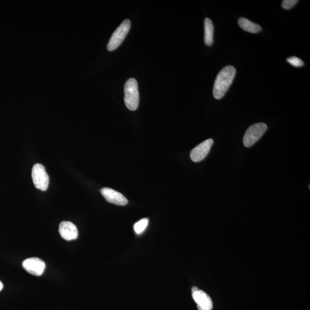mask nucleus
I'll return each instance as SVG.
<instances>
[{"label":"nucleus","mask_w":310,"mask_h":310,"mask_svg":"<svg viewBox=\"0 0 310 310\" xmlns=\"http://www.w3.org/2000/svg\"><path fill=\"white\" fill-rule=\"evenodd\" d=\"M205 37L204 41L206 45L210 46L213 44L214 26L212 21L209 18H205L204 21Z\"/></svg>","instance_id":"12"},{"label":"nucleus","mask_w":310,"mask_h":310,"mask_svg":"<svg viewBox=\"0 0 310 310\" xmlns=\"http://www.w3.org/2000/svg\"><path fill=\"white\" fill-rule=\"evenodd\" d=\"M287 61L292 66L296 67H300L304 65V62H303V60L296 56L290 57L287 59Z\"/></svg>","instance_id":"14"},{"label":"nucleus","mask_w":310,"mask_h":310,"mask_svg":"<svg viewBox=\"0 0 310 310\" xmlns=\"http://www.w3.org/2000/svg\"><path fill=\"white\" fill-rule=\"evenodd\" d=\"M101 194L106 200L111 204L120 206H124L128 204V199L120 192L110 188H103Z\"/></svg>","instance_id":"8"},{"label":"nucleus","mask_w":310,"mask_h":310,"mask_svg":"<svg viewBox=\"0 0 310 310\" xmlns=\"http://www.w3.org/2000/svg\"><path fill=\"white\" fill-rule=\"evenodd\" d=\"M149 221L147 219H142L134 225V230L137 234H141L143 232L148 224Z\"/></svg>","instance_id":"13"},{"label":"nucleus","mask_w":310,"mask_h":310,"mask_svg":"<svg viewBox=\"0 0 310 310\" xmlns=\"http://www.w3.org/2000/svg\"><path fill=\"white\" fill-rule=\"evenodd\" d=\"M131 26L130 20H125L120 26L117 28L110 38L107 49L109 51H113L118 48L122 44L125 38L129 33Z\"/></svg>","instance_id":"3"},{"label":"nucleus","mask_w":310,"mask_h":310,"mask_svg":"<svg viewBox=\"0 0 310 310\" xmlns=\"http://www.w3.org/2000/svg\"><path fill=\"white\" fill-rule=\"evenodd\" d=\"M192 298L197 304L199 310H212L213 302L209 296L202 290L192 293Z\"/></svg>","instance_id":"10"},{"label":"nucleus","mask_w":310,"mask_h":310,"mask_svg":"<svg viewBox=\"0 0 310 310\" xmlns=\"http://www.w3.org/2000/svg\"><path fill=\"white\" fill-rule=\"evenodd\" d=\"M32 177L35 186L43 191L47 190L49 185V177L44 167L41 164H36L32 170Z\"/></svg>","instance_id":"5"},{"label":"nucleus","mask_w":310,"mask_h":310,"mask_svg":"<svg viewBox=\"0 0 310 310\" xmlns=\"http://www.w3.org/2000/svg\"><path fill=\"white\" fill-rule=\"evenodd\" d=\"M23 267L27 272L35 276H41L44 271L45 264L42 260L37 258H31L25 260Z\"/></svg>","instance_id":"7"},{"label":"nucleus","mask_w":310,"mask_h":310,"mask_svg":"<svg viewBox=\"0 0 310 310\" xmlns=\"http://www.w3.org/2000/svg\"><path fill=\"white\" fill-rule=\"evenodd\" d=\"M198 290H199L198 288L197 287H192V293H194V292L197 291Z\"/></svg>","instance_id":"16"},{"label":"nucleus","mask_w":310,"mask_h":310,"mask_svg":"<svg viewBox=\"0 0 310 310\" xmlns=\"http://www.w3.org/2000/svg\"><path fill=\"white\" fill-rule=\"evenodd\" d=\"M236 69L232 66L224 67L217 76L213 87V95L217 99H221L232 84Z\"/></svg>","instance_id":"1"},{"label":"nucleus","mask_w":310,"mask_h":310,"mask_svg":"<svg viewBox=\"0 0 310 310\" xmlns=\"http://www.w3.org/2000/svg\"><path fill=\"white\" fill-rule=\"evenodd\" d=\"M298 2L297 0H284L281 3V6L284 9H290L297 4Z\"/></svg>","instance_id":"15"},{"label":"nucleus","mask_w":310,"mask_h":310,"mask_svg":"<svg viewBox=\"0 0 310 310\" xmlns=\"http://www.w3.org/2000/svg\"><path fill=\"white\" fill-rule=\"evenodd\" d=\"M59 231L60 236L67 241L76 240L78 236L76 226L69 221H63L60 223Z\"/></svg>","instance_id":"9"},{"label":"nucleus","mask_w":310,"mask_h":310,"mask_svg":"<svg viewBox=\"0 0 310 310\" xmlns=\"http://www.w3.org/2000/svg\"><path fill=\"white\" fill-rule=\"evenodd\" d=\"M213 143V139L209 138L192 149L190 153L192 161L197 163L204 160L209 154Z\"/></svg>","instance_id":"6"},{"label":"nucleus","mask_w":310,"mask_h":310,"mask_svg":"<svg viewBox=\"0 0 310 310\" xmlns=\"http://www.w3.org/2000/svg\"><path fill=\"white\" fill-rule=\"evenodd\" d=\"M238 23L242 30L249 33L257 34L262 31V27L260 25L253 23L244 17H240L238 19Z\"/></svg>","instance_id":"11"},{"label":"nucleus","mask_w":310,"mask_h":310,"mask_svg":"<svg viewBox=\"0 0 310 310\" xmlns=\"http://www.w3.org/2000/svg\"><path fill=\"white\" fill-rule=\"evenodd\" d=\"M267 130V126L265 123H259L253 125L248 128L245 133L243 143L246 147H250L254 145Z\"/></svg>","instance_id":"4"},{"label":"nucleus","mask_w":310,"mask_h":310,"mask_svg":"<svg viewBox=\"0 0 310 310\" xmlns=\"http://www.w3.org/2000/svg\"><path fill=\"white\" fill-rule=\"evenodd\" d=\"M124 102L128 109L136 110L139 104V93L137 82L130 78L124 86Z\"/></svg>","instance_id":"2"},{"label":"nucleus","mask_w":310,"mask_h":310,"mask_svg":"<svg viewBox=\"0 0 310 310\" xmlns=\"http://www.w3.org/2000/svg\"><path fill=\"white\" fill-rule=\"evenodd\" d=\"M3 288V284L1 281H0V291L2 290Z\"/></svg>","instance_id":"17"}]
</instances>
